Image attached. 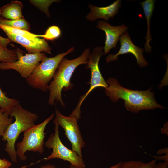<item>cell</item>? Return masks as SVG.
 Returning a JSON list of instances; mask_svg holds the SVG:
<instances>
[{
    "label": "cell",
    "mask_w": 168,
    "mask_h": 168,
    "mask_svg": "<svg viewBox=\"0 0 168 168\" xmlns=\"http://www.w3.org/2000/svg\"><path fill=\"white\" fill-rule=\"evenodd\" d=\"M109 85L105 88V93L112 101L117 102L119 99L123 100L126 109L137 113L141 110L154 109L164 107L156 100L151 88L145 91L132 90L123 87L117 80L110 78L106 81Z\"/></svg>",
    "instance_id": "6da1fadb"
},
{
    "label": "cell",
    "mask_w": 168,
    "mask_h": 168,
    "mask_svg": "<svg viewBox=\"0 0 168 168\" xmlns=\"http://www.w3.org/2000/svg\"><path fill=\"white\" fill-rule=\"evenodd\" d=\"M89 48L85 49L82 54L78 58L68 60L63 58L60 63L53 80L49 85L48 90L49 95L48 102L52 105L55 101H58L61 105L65 106L62 98V91H66L71 89L73 84L70 80L76 68L79 65L87 64L90 54Z\"/></svg>",
    "instance_id": "7a4b0ae2"
},
{
    "label": "cell",
    "mask_w": 168,
    "mask_h": 168,
    "mask_svg": "<svg viewBox=\"0 0 168 168\" xmlns=\"http://www.w3.org/2000/svg\"><path fill=\"white\" fill-rule=\"evenodd\" d=\"M10 116L14 117L15 121L8 125L2 136V140L7 142L5 149L11 160L16 163V142L21 132L36 125L35 122L37 120L38 116L24 109L18 104L11 109Z\"/></svg>",
    "instance_id": "3957f363"
},
{
    "label": "cell",
    "mask_w": 168,
    "mask_h": 168,
    "mask_svg": "<svg viewBox=\"0 0 168 168\" xmlns=\"http://www.w3.org/2000/svg\"><path fill=\"white\" fill-rule=\"evenodd\" d=\"M74 50V48L72 47L67 52L54 57L48 58L46 56L26 79L28 84L33 88L46 92L48 83L53 78L61 60L65 56Z\"/></svg>",
    "instance_id": "277c9868"
},
{
    "label": "cell",
    "mask_w": 168,
    "mask_h": 168,
    "mask_svg": "<svg viewBox=\"0 0 168 168\" xmlns=\"http://www.w3.org/2000/svg\"><path fill=\"white\" fill-rule=\"evenodd\" d=\"M54 115L53 113L41 123L36 125L23 132L22 141L16 145V152L20 160L26 159L25 154L27 151L38 152L40 154L43 153L44 151V140L46 134L44 130L46 125Z\"/></svg>",
    "instance_id": "5b68a950"
},
{
    "label": "cell",
    "mask_w": 168,
    "mask_h": 168,
    "mask_svg": "<svg viewBox=\"0 0 168 168\" xmlns=\"http://www.w3.org/2000/svg\"><path fill=\"white\" fill-rule=\"evenodd\" d=\"M54 133H51L44 143L49 149H52L51 154L44 160L47 161L54 158H58L70 162L72 167L84 168L86 165L82 157L72 150L65 147L62 143L59 135V126L55 122Z\"/></svg>",
    "instance_id": "8992f818"
},
{
    "label": "cell",
    "mask_w": 168,
    "mask_h": 168,
    "mask_svg": "<svg viewBox=\"0 0 168 168\" xmlns=\"http://www.w3.org/2000/svg\"><path fill=\"white\" fill-rule=\"evenodd\" d=\"M78 119L76 117L71 115L69 116H65L60 111L56 110L54 122L57 123L64 130L65 135L71 143L72 150L82 158L81 150L85 146V142L78 124Z\"/></svg>",
    "instance_id": "52a82bcc"
},
{
    "label": "cell",
    "mask_w": 168,
    "mask_h": 168,
    "mask_svg": "<svg viewBox=\"0 0 168 168\" xmlns=\"http://www.w3.org/2000/svg\"><path fill=\"white\" fill-rule=\"evenodd\" d=\"M16 52L18 57L16 61L11 63L0 62V70L13 69L17 71L21 76L27 79L34 70L46 56L43 53L26 54L23 55L22 51L17 49Z\"/></svg>",
    "instance_id": "ba28073f"
},
{
    "label": "cell",
    "mask_w": 168,
    "mask_h": 168,
    "mask_svg": "<svg viewBox=\"0 0 168 168\" xmlns=\"http://www.w3.org/2000/svg\"><path fill=\"white\" fill-rule=\"evenodd\" d=\"M103 49L102 46H96L93 49L92 53L90 54L86 67L87 69L90 68L91 71L90 87L87 92L81 97L76 107L77 109H80L82 103L93 90L98 87L106 88L108 86L100 72L98 65L99 60L104 54Z\"/></svg>",
    "instance_id": "9c48e42d"
},
{
    "label": "cell",
    "mask_w": 168,
    "mask_h": 168,
    "mask_svg": "<svg viewBox=\"0 0 168 168\" xmlns=\"http://www.w3.org/2000/svg\"><path fill=\"white\" fill-rule=\"evenodd\" d=\"M120 47L119 51L115 54L108 55L106 58L107 63L116 60L118 57L120 55L127 53L132 54L135 57L137 63L140 67L147 66L148 63L145 60L143 55L145 49L138 47L133 43L129 34L126 32L119 38Z\"/></svg>",
    "instance_id": "30bf717a"
},
{
    "label": "cell",
    "mask_w": 168,
    "mask_h": 168,
    "mask_svg": "<svg viewBox=\"0 0 168 168\" xmlns=\"http://www.w3.org/2000/svg\"><path fill=\"white\" fill-rule=\"evenodd\" d=\"M96 27L103 30L106 35V39L103 48L105 55L108 53L113 48L116 49L117 43L120 36L125 33L128 29L127 27L124 24L118 26H113L104 20L98 21Z\"/></svg>",
    "instance_id": "8fae6325"
},
{
    "label": "cell",
    "mask_w": 168,
    "mask_h": 168,
    "mask_svg": "<svg viewBox=\"0 0 168 168\" xmlns=\"http://www.w3.org/2000/svg\"><path fill=\"white\" fill-rule=\"evenodd\" d=\"M8 39L11 41L19 44L24 47L29 54H33L44 52L48 54L51 53L52 49L48 42L44 39L38 42H35L23 36L6 33Z\"/></svg>",
    "instance_id": "7c38bea8"
},
{
    "label": "cell",
    "mask_w": 168,
    "mask_h": 168,
    "mask_svg": "<svg viewBox=\"0 0 168 168\" xmlns=\"http://www.w3.org/2000/svg\"><path fill=\"white\" fill-rule=\"evenodd\" d=\"M121 0H117L110 5L103 7L89 5L91 12L86 16V18L91 21L99 18L104 19L106 21L110 18H114V16L118 13L121 7Z\"/></svg>",
    "instance_id": "4fadbf2b"
},
{
    "label": "cell",
    "mask_w": 168,
    "mask_h": 168,
    "mask_svg": "<svg viewBox=\"0 0 168 168\" xmlns=\"http://www.w3.org/2000/svg\"><path fill=\"white\" fill-rule=\"evenodd\" d=\"M23 5L21 2L18 1H12L10 3L1 7L2 16L10 20L23 18L22 10Z\"/></svg>",
    "instance_id": "5bb4252c"
},
{
    "label": "cell",
    "mask_w": 168,
    "mask_h": 168,
    "mask_svg": "<svg viewBox=\"0 0 168 168\" xmlns=\"http://www.w3.org/2000/svg\"><path fill=\"white\" fill-rule=\"evenodd\" d=\"M155 0H146L140 3L142 7L147 24V33L145 39L146 41L144 44L145 49L146 52L150 53L151 51L152 47L149 45L150 42L152 39L150 33V22L151 18L154 8Z\"/></svg>",
    "instance_id": "9a60e30c"
},
{
    "label": "cell",
    "mask_w": 168,
    "mask_h": 168,
    "mask_svg": "<svg viewBox=\"0 0 168 168\" xmlns=\"http://www.w3.org/2000/svg\"><path fill=\"white\" fill-rule=\"evenodd\" d=\"M0 28L2 29L6 33H8L21 36L35 42H38L40 41L42 39H40L38 37H43V35L35 34L30 33L29 31L13 28L0 24Z\"/></svg>",
    "instance_id": "2e32d148"
},
{
    "label": "cell",
    "mask_w": 168,
    "mask_h": 168,
    "mask_svg": "<svg viewBox=\"0 0 168 168\" xmlns=\"http://www.w3.org/2000/svg\"><path fill=\"white\" fill-rule=\"evenodd\" d=\"M0 24L27 31L30 29V26L29 23L24 18L15 20H10L0 17Z\"/></svg>",
    "instance_id": "e0dca14e"
},
{
    "label": "cell",
    "mask_w": 168,
    "mask_h": 168,
    "mask_svg": "<svg viewBox=\"0 0 168 168\" xmlns=\"http://www.w3.org/2000/svg\"><path fill=\"white\" fill-rule=\"evenodd\" d=\"M156 160L154 159L148 163L140 161H132L122 162L120 168H153L156 164Z\"/></svg>",
    "instance_id": "ac0fdd59"
},
{
    "label": "cell",
    "mask_w": 168,
    "mask_h": 168,
    "mask_svg": "<svg viewBox=\"0 0 168 168\" xmlns=\"http://www.w3.org/2000/svg\"><path fill=\"white\" fill-rule=\"evenodd\" d=\"M18 104V100L7 97L0 87V108L5 111L10 112L14 106Z\"/></svg>",
    "instance_id": "d6986e66"
},
{
    "label": "cell",
    "mask_w": 168,
    "mask_h": 168,
    "mask_svg": "<svg viewBox=\"0 0 168 168\" xmlns=\"http://www.w3.org/2000/svg\"><path fill=\"white\" fill-rule=\"evenodd\" d=\"M10 111L6 112L0 108V136H2L8 126L12 123V117L10 115Z\"/></svg>",
    "instance_id": "ffe728a7"
},
{
    "label": "cell",
    "mask_w": 168,
    "mask_h": 168,
    "mask_svg": "<svg viewBox=\"0 0 168 168\" xmlns=\"http://www.w3.org/2000/svg\"><path fill=\"white\" fill-rule=\"evenodd\" d=\"M18 60L16 50L7 49L0 51V62L8 63H14Z\"/></svg>",
    "instance_id": "44dd1931"
},
{
    "label": "cell",
    "mask_w": 168,
    "mask_h": 168,
    "mask_svg": "<svg viewBox=\"0 0 168 168\" xmlns=\"http://www.w3.org/2000/svg\"><path fill=\"white\" fill-rule=\"evenodd\" d=\"M61 34L59 28L57 26H52L49 27L46 30L45 34L43 35L44 39L50 40L59 37Z\"/></svg>",
    "instance_id": "7402d4cb"
},
{
    "label": "cell",
    "mask_w": 168,
    "mask_h": 168,
    "mask_svg": "<svg viewBox=\"0 0 168 168\" xmlns=\"http://www.w3.org/2000/svg\"><path fill=\"white\" fill-rule=\"evenodd\" d=\"M2 11V7H0V17ZM11 42L8 38L3 37L0 35V44L4 49H7V45Z\"/></svg>",
    "instance_id": "603a6c76"
},
{
    "label": "cell",
    "mask_w": 168,
    "mask_h": 168,
    "mask_svg": "<svg viewBox=\"0 0 168 168\" xmlns=\"http://www.w3.org/2000/svg\"><path fill=\"white\" fill-rule=\"evenodd\" d=\"M12 163L7 160L3 158H0V168H9Z\"/></svg>",
    "instance_id": "cb8c5ba5"
},
{
    "label": "cell",
    "mask_w": 168,
    "mask_h": 168,
    "mask_svg": "<svg viewBox=\"0 0 168 168\" xmlns=\"http://www.w3.org/2000/svg\"><path fill=\"white\" fill-rule=\"evenodd\" d=\"M153 168H168V162L165 161L156 164Z\"/></svg>",
    "instance_id": "d4e9b609"
},
{
    "label": "cell",
    "mask_w": 168,
    "mask_h": 168,
    "mask_svg": "<svg viewBox=\"0 0 168 168\" xmlns=\"http://www.w3.org/2000/svg\"><path fill=\"white\" fill-rule=\"evenodd\" d=\"M161 131L162 134H165L168 135V124L167 122L164 124L163 127L161 128Z\"/></svg>",
    "instance_id": "484cf974"
},
{
    "label": "cell",
    "mask_w": 168,
    "mask_h": 168,
    "mask_svg": "<svg viewBox=\"0 0 168 168\" xmlns=\"http://www.w3.org/2000/svg\"><path fill=\"white\" fill-rule=\"evenodd\" d=\"M154 157L155 158V159L157 160H161L164 161L165 162H168V153L166 154L164 156L157 157L154 156Z\"/></svg>",
    "instance_id": "4316f807"
},
{
    "label": "cell",
    "mask_w": 168,
    "mask_h": 168,
    "mask_svg": "<svg viewBox=\"0 0 168 168\" xmlns=\"http://www.w3.org/2000/svg\"><path fill=\"white\" fill-rule=\"evenodd\" d=\"M41 168H56L55 166L53 164H47L41 166ZM71 168H78L76 167H72Z\"/></svg>",
    "instance_id": "83f0119b"
},
{
    "label": "cell",
    "mask_w": 168,
    "mask_h": 168,
    "mask_svg": "<svg viewBox=\"0 0 168 168\" xmlns=\"http://www.w3.org/2000/svg\"><path fill=\"white\" fill-rule=\"evenodd\" d=\"M168 148H166L163 149H159L158 151L157 152V154H161L163 153H168Z\"/></svg>",
    "instance_id": "f1b7e54d"
},
{
    "label": "cell",
    "mask_w": 168,
    "mask_h": 168,
    "mask_svg": "<svg viewBox=\"0 0 168 168\" xmlns=\"http://www.w3.org/2000/svg\"><path fill=\"white\" fill-rule=\"evenodd\" d=\"M122 162H119L109 168H120Z\"/></svg>",
    "instance_id": "f546056e"
},
{
    "label": "cell",
    "mask_w": 168,
    "mask_h": 168,
    "mask_svg": "<svg viewBox=\"0 0 168 168\" xmlns=\"http://www.w3.org/2000/svg\"><path fill=\"white\" fill-rule=\"evenodd\" d=\"M7 49H4L2 47L1 44H0V51H3L4 50Z\"/></svg>",
    "instance_id": "4dcf8cb0"
},
{
    "label": "cell",
    "mask_w": 168,
    "mask_h": 168,
    "mask_svg": "<svg viewBox=\"0 0 168 168\" xmlns=\"http://www.w3.org/2000/svg\"><path fill=\"white\" fill-rule=\"evenodd\" d=\"M32 164L30 165H25V166H23L22 167H21L19 168H26L29 166H31V165Z\"/></svg>",
    "instance_id": "1f68e13d"
}]
</instances>
